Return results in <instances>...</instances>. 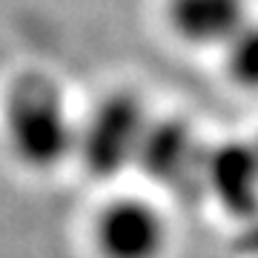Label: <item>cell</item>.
I'll list each match as a JSON object with an SVG mask.
<instances>
[{
  "label": "cell",
  "instance_id": "6da1fadb",
  "mask_svg": "<svg viewBox=\"0 0 258 258\" xmlns=\"http://www.w3.org/2000/svg\"><path fill=\"white\" fill-rule=\"evenodd\" d=\"M6 135L20 164L32 169H52L75 152L78 126L52 78L26 72L12 83L6 98Z\"/></svg>",
  "mask_w": 258,
  "mask_h": 258
},
{
  "label": "cell",
  "instance_id": "7a4b0ae2",
  "mask_svg": "<svg viewBox=\"0 0 258 258\" xmlns=\"http://www.w3.org/2000/svg\"><path fill=\"white\" fill-rule=\"evenodd\" d=\"M149 118L144 103L129 92L103 98L78 129V152L83 166L98 178H112L138 161V149Z\"/></svg>",
  "mask_w": 258,
  "mask_h": 258
},
{
  "label": "cell",
  "instance_id": "3957f363",
  "mask_svg": "<svg viewBox=\"0 0 258 258\" xmlns=\"http://www.w3.org/2000/svg\"><path fill=\"white\" fill-rule=\"evenodd\" d=\"M95 241L103 258H161L166 224L152 204L118 198L98 215Z\"/></svg>",
  "mask_w": 258,
  "mask_h": 258
},
{
  "label": "cell",
  "instance_id": "277c9868",
  "mask_svg": "<svg viewBox=\"0 0 258 258\" xmlns=\"http://www.w3.org/2000/svg\"><path fill=\"white\" fill-rule=\"evenodd\" d=\"M201 181L230 215H258V141H227L204 152Z\"/></svg>",
  "mask_w": 258,
  "mask_h": 258
},
{
  "label": "cell",
  "instance_id": "5b68a950",
  "mask_svg": "<svg viewBox=\"0 0 258 258\" xmlns=\"http://www.w3.org/2000/svg\"><path fill=\"white\" fill-rule=\"evenodd\" d=\"M135 164L158 184H192L201 178L204 149L181 120H149Z\"/></svg>",
  "mask_w": 258,
  "mask_h": 258
},
{
  "label": "cell",
  "instance_id": "8992f818",
  "mask_svg": "<svg viewBox=\"0 0 258 258\" xmlns=\"http://www.w3.org/2000/svg\"><path fill=\"white\" fill-rule=\"evenodd\" d=\"M169 23L195 46H227L247 23L244 0H172Z\"/></svg>",
  "mask_w": 258,
  "mask_h": 258
},
{
  "label": "cell",
  "instance_id": "52a82bcc",
  "mask_svg": "<svg viewBox=\"0 0 258 258\" xmlns=\"http://www.w3.org/2000/svg\"><path fill=\"white\" fill-rule=\"evenodd\" d=\"M227 66L235 83L258 92V23L247 20L244 29L227 43Z\"/></svg>",
  "mask_w": 258,
  "mask_h": 258
},
{
  "label": "cell",
  "instance_id": "ba28073f",
  "mask_svg": "<svg viewBox=\"0 0 258 258\" xmlns=\"http://www.w3.org/2000/svg\"><path fill=\"white\" fill-rule=\"evenodd\" d=\"M249 230H247V235H244V241H247V247H249V252H255L258 255V215L255 218H249Z\"/></svg>",
  "mask_w": 258,
  "mask_h": 258
}]
</instances>
